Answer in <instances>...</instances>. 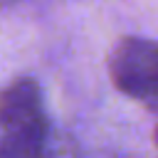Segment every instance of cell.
I'll return each instance as SVG.
<instances>
[{"label":"cell","mask_w":158,"mask_h":158,"mask_svg":"<svg viewBox=\"0 0 158 158\" xmlns=\"http://www.w3.org/2000/svg\"><path fill=\"white\" fill-rule=\"evenodd\" d=\"M0 148L10 158H44L47 116L40 86L22 77L0 94Z\"/></svg>","instance_id":"obj_1"},{"label":"cell","mask_w":158,"mask_h":158,"mask_svg":"<svg viewBox=\"0 0 158 158\" xmlns=\"http://www.w3.org/2000/svg\"><path fill=\"white\" fill-rule=\"evenodd\" d=\"M109 74L123 94L158 104V42L123 37L111 49Z\"/></svg>","instance_id":"obj_2"},{"label":"cell","mask_w":158,"mask_h":158,"mask_svg":"<svg viewBox=\"0 0 158 158\" xmlns=\"http://www.w3.org/2000/svg\"><path fill=\"white\" fill-rule=\"evenodd\" d=\"M0 158H10V156H7V153H5L2 148H0Z\"/></svg>","instance_id":"obj_3"},{"label":"cell","mask_w":158,"mask_h":158,"mask_svg":"<svg viewBox=\"0 0 158 158\" xmlns=\"http://www.w3.org/2000/svg\"><path fill=\"white\" fill-rule=\"evenodd\" d=\"M156 143H158V128H156Z\"/></svg>","instance_id":"obj_4"}]
</instances>
